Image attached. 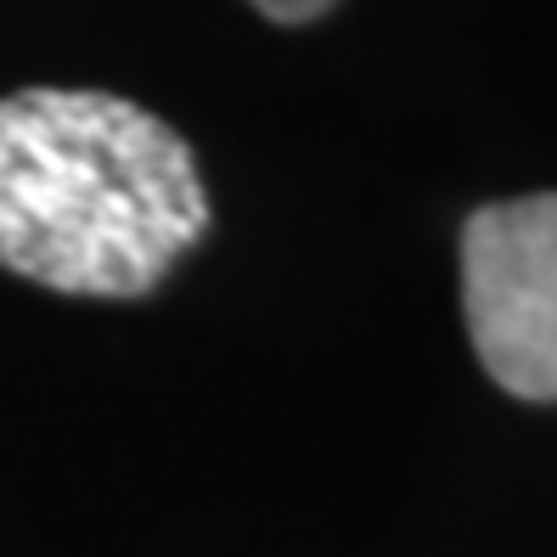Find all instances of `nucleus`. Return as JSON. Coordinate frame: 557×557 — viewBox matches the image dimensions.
<instances>
[{
	"label": "nucleus",
	"instance_id": "1",
	"mask_svg": "<svg viewBox=\"0 0 557 557\" xmlns=\"http://www.w3.org/2000/svg\"><path fill=\"white\" fill-rule=\"evenodd\" d=\"M209 232L186 136L113 90L0 96V271L141 299Z\"/></svg>",
	"mask_w": 557,
	"mask_h": 557
},
{
	"label": "nucleus",
	"instance_id": "2",
	"mask_svg": "<svg viewBox=\"0 0 557 557\" xmlns=\"http://www.w3.org/2000/svg\"><path fill=\"white\" fill-rule=\"evenodd\" d=\"M468 338L518 400H557V191L484 203L462 225Z\"/></svg>",
	"mask_w": 557,
	"mask_h": 557
},
{
	"label": "nucleus",
	"instance_id": "3",
	"mask_svg": "<svg viewBox=\"0 0 557 557\" xmlns=\"http://www.w3.org/2000/svg\"><path fill=\"white\" fill-rule=\"evenodd\" d=\"M253 12H265L271 23H310V17H326L338 0H248Z\"/></svg>",
	"mask_w": 557,
	"mask_h": 557
}]
</instances>
